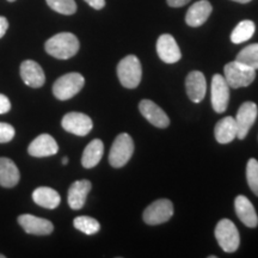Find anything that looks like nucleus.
<instances>
[{"mask_svg":"<svg viewBox=\"0 0 258 258\" xmlns=\"http://www.w3.org/2000/svg\"><path fill=\"white\" fill-rule=\"evenodd\" d=\"M79 40L71 32H60L46 42V51L55 59L67 60L78 53Z\"/></svg>","mask_w":258,"mask_h":258,"instance_id":"obj_1","label":"nucleus"},{"mask_svg":"<svg viewBox=\"0 0 258 258\" xmlns=\"http://www.w3.org/2000/svg\"><path fill=\"white\" fill-rule=\"evenodd\" d=\"M224 74L230 88L240 89L246 88L250 84H252L254 78H256V70L235 60L226 64Z\"/></svg>","mask_w":258,"mask_h":258,"instance_id":"obj_2","label":"nucleus"},{"mask_svg":"<svg viewBox=\"0 0 258 258\" xmlns=\"http://www.w3.org/2000/svg\"><path fill=\"white\" fill-rule=\"evenodd\" d=\"M117 77L125 89L138 88L143 77L140 60L135 55H127L117 64Z\"/></svg>","mask_w":258,"mask_h":258,"instance_id":"obj_3","label":"nucleus"},{"mask_svg":"<svg viewBox=\"0 0 258 258\" xmlns=\"http://www.w3.org/2000/svg\"><path fill=\"white\" fill-rule=\"evenodd\" d=\"M84 84L85 79L82 74L77 72L67 73L54 83L53 93L59 101H69L82 91Z\"/></svg>","mask_w":258,"mask_h":258,"instance_id":"obj_4","label":"nucleus"},{"mask_svg":"<svg viewBox=\"0 0 258 258\" xmlns=\"http://www.w3.org/2000/svg\"><path fill=\"white\" fill-rule=\"evenodd\" d=\"M134 153V141L127 133L117 135L109 153V163L112 167L124 166Z\"/></svg>","mask_w":258,"mask_h":258,"instance_id":"obj_5","label":"nucleus"},{"mask_svg":"<svg viewBox=\"0 0 258 258\" xmlns=\"http://www.w3.org/2000/svg\"><path fill=\"white\" fill-rule=\"evenodd\" d=\"M215 238L225 252L232 253L238 250L240 244V235L235 225L228 219H222L215 227Z\"/></svg>","mask_w":258,"mask_h":258,"instance_id":"obj_6","label":"nucleus"},{"mask_svg":"<svg viewBox=\"0 0 258 258\" xmlns=\"http://www.w3.org/2000/svg\"><path fill=\"white\" fill-rule=\"evenodd\" d=\"M173 215V205L170 200L160 199L151 203L144 211L143 219L147 225L154 226L169 221Z\"/></svg>","mask_w":258,"mask_h":258,"instance_id":"obj_7","label":"nucleus"},{"mask_svg":"<svg viewBox=\"0 0 258 258\" xmlns=\"http://www.w3.org/2000/svg\"><path fill=\"white\" fill-rule=\"evenodd\" d=\"M211 99L215 112L222 114L226 111L230 102V86L221 74H215L212 78Z\"/></svg>","mask_w":258,"mask_h":258,"instance_id":"obj_8","label":"nucleus"},{"mask_svg":"<svg viewBox=\"0 0 258 258\" xmlns=\"http://www.w3.org/2000/svg\"><path fill=\"white\" fill-rule=\"evenodd\" d=\"M61 125L66 132L77 137H86L93 127L92 120L82 112H69L63 116Z\"/></svg>","mask_w":258,"mask_h":258,"instance_id":"obj_9","label":"nucleus"},{"mask_svg":"<svg viewBox=\"0 0 258 258\" xmlns=\"http://www.w3.org/2000/svg\"><path fill=\"white\" fill-rule=\"evenodd\" d=\"M258 109L253 102H245L240 105L238 110L237 117H235V123H237V139L246 138L247 133L252 127L257 118Z\"/></svg>","mask_w":258,"mask_h":258,"instance_id":"obj_10","label":"nucleus"},{"mask_svg":"<svg viewBox=\"0 0 258 258\" xmlns=\"http://www.w3.org/2000/svg\"><path fill=\"white\" fill-rule=\"evenodd\" d=\"M139 110L146 120L157 128H166L170 124L169 116L165 111L150 99H143L139 104Z\"/></svg>","mask_w":258,"mask_h":258,"instance_id":"obj_11","label":"nucleus"},{"mask_svg":"<svg viewBox=\"0 0 258 258\" xmlns=\"http://www.w3.org/2000/svg\"><path fill=\"white\" fill-rule=\"evenodd\" d=\"M59 146L51 135L41 134L31 141L28 147V153L35 158H44L50 157L57 153Z\"/></svg>","mask_w":258,"mask_h":258,"instance_id":"obj_12","label":"nucleus"},{"mask_svg":"<svg viewBox=\"0 0 258 258\" xmlns=\"http://www.w3.org/2000/svg\"><path fill=\"white\" fill-rule=\"evenodd\" d=\"M157 53L160 60L165 63H175L180 60L182 53L173 36L164 34L157 41Z\"/></svg>","mask_w":258,"mask_h":258,"instance_id":"obj_13","label":"nucleus"},{"mask_svg":"<svg viewBox=\"0 0 258 258\" xmlns=\"http://www.w3.org/2000/svg\"><path fill=\"white\" fill-rule=\"evenodd\" d=\"M18 224L29 234L48 235L54 230V226L47 219H42L31 214H22L18 217Z\"/></svg>","mask_w":258,"mask_h":258,"instance_id":"obj_14","label":"nucleus"},{"mask_svg":"<svg viewBox=\"0 0 258 258\" xmlns=\"http://www.w3.org/2000/svg\"><path fill=\"white\" fill-rule=\"evenodd\" d=\"M185 89L190 101L194 103L201 102L207 92V82L203 73L200 71L190 72L185 79Z\"/></svg>","mask_w":258,"mask_h":258,"instance_id":"obj_15","label":"nucleus"},{"mask_svg":"<svg viewBox=\"0 0 258 258\" xmlns=\"http://www.w3.org/2000/svg\"><path fill=\"white\" fill-rule=\"evenodd\" d=\"M21 77L25 83V85L30 88L38 89L43 86L46 82V76H44L43 70L34 60H25L21 64Z\"/></svg>","mask_w":258,"mask_h":258,"instance_id":"obj_16","label":"nucleus"},{"mask_svg":"<svg viewBox=\"0 0 258 258\" xmlns=\"http://www.w3.org/2000/svg\"><path fill=\"white\" fill-rule=\"evenodd\" d=\"M91 188V182L88 179L77 180V182L72 183V185H71L69 189L67 201H69L70 207L72 208L73 211H79V209H82L84 207Z\"/></svg>","mask_w":258,"mask_h":258,"instance_id":"obj_17","label":"nucleus"},{"mask_svg":"<svg viewBox=\"0 0 258 258\" xmlns=\"http://www.w3.org/2000/svg\"><path fill=\"white\" fill-rule=\"evenodd\" d=\"M234 209L237 217L247 227L254 228L258 225L257 213L254 211L253 205L246 196L239 195L234 200Z\"/></svg>","mask_w":258,"mask_h":258,"instance_id":"obj_18","label":"nucleus"},{"mask_svg":"<svg viewBox=\"0 0 258 258\" xmlns=\"http://www.w3.org/2000/svg\"><path fill=\"white\" fill-rule=\"evenodd\" d=\"M212 5L208 0H200L191 5L186 12L185 22L189 27L198 28L206 23L209 16L212 14Z\"/></svg>","mask_w":258,"mask_h":258,"instance_id":"obj_19","label":"nucleus"},{"mask_svg":"<svg viewBox=\"0 0 258 258\" xmlns=\"http://www.w3.org/2000/svg\"><path fill=\"white\" fill-rule=\"evenodd\" d=\"M21 173L18 167L10 158L0 157V185L4 188H14L18 184Z\"/></svg>","mask_w":258,"mask_h":258,"instance_id":"obj_20","label":"nucleus"},{"mask_svg":"<svg viewBox=\"0 0 258 258\" xmlns=\"http://www.w3.org/2000/svg\"><path fill=\"white\" fill-rule=\"evenodd\" d=\"M215 139L219 144H230L237 138V123L235 118L227 116L220 120L214 129Z\"/></svg>","mask_w":258,"mask_h":258,"instance_id":"obj_21","label":"nucleus"},{"mask_svg":"<svg viewBox=\"0 0 258 258\" xmlns=\"http://www.w3.org/2000/svg\"><path fill=\"white\" fill-rule=\"evenodd\" d=\"M32 200L36 205L48 209H55L61 202L59 192L49 186H40L35 189L32 192Z\"/></svg>","mask_w":258,"mask_h":258,"instance_id":"obj_22","label":"nucleus"},{"mask_svg":"<svg viewBox=\"0 0 258 258\" xmlns=\"http://www.w3.org/2000/svg\"><path fill=\"white\" fill-rule=\"evenodd\" d=\"M103 153H104V145L102 140L95 139L85 147L82 157V164L85 169H92L101 161Z\"/></svg>","mask_w":258,"mask_h":258,"instance_id":"obj_23","label":"nucleus"},{"mask_svg":"<svg viewBox=\"0 0 258 258\" xmlns=\"http://www.w3.org/2000/svg\"><path fill=\"white\" fill-rule=\"evenodd\" d=\"M254 30H256V27L252 21H241L232 31L231 41L235 44L249 41L253 36Z\"/></svg>","mask_w":258,"mask_h":258,"instance_id":"obj_24","label":"nucleus"},{"mask_svg":"<svg viewBox=\"0 0 258 258\" xmlns=\"http://www.w3.org/2000/svg\"><path fill=\"white\" fill-rule=\"evenodd\" d=\"M237 61L246 64L253 70H258V43L250 44L239 51L237 55Z\"/></svg>","mask_w":258,"mask_h":258,"instance_id":"obj_25","label":"nucleus"},{"mask_svg":"<svg viewBox=\"0 0 258 258\" xmlns=\"http://www.w3.org/2000/svg\"><path fill=\"white\" fill-rule=\"evenodd\" d=\"M73 225L77 230L88 235L98 233L99 230H101V225H99V222L97 221L96 219L86 217V215H83V217H78L74 219Z\"/></svg>","mask_w":258,"mask_h":258,"instance_id":"obj_26","label":"nucleus"},{"mask_svg":"<svg viewBox=\"0 0 258 258\" xmlns=\"http://www.w3.org/2000/svg\"><path fill=\"white\" fill-rule=\"evenodd\" d=\"M48 6L61 15H73L77 11V4L74 0H46Z\"/></svg>","mask_w":258,"mask_h":258,"instance_id":"obj_27","label":"nucleus"},{"mask_svg":"<svg viewBox=\"0 0 258 258\" xmlns=\"http://www.w3.org/2000/svg\"><path fill=\"white\" fill-rule=\"evenodd\" d=\"M246 179L251 191L258 196V161L254 158L247 161L246 165Z\"/></svg>","mask_w":258,"mask_h":258,"instance_id":"obj_28","label":"nucleus"},{"mask_svg":"<svg viewBox=\"0 0 258 258\" xmlns=\"http://www.w3.org/2000/svg\"><path fill=\"white\" fill-rule=\"evenodd\" d=\"M16 131L11 124L0 122V144L10 143L15 138Z\"/></svg>","mask_w":258,"mask_h":258,"instance_id":"obj_29","label":"nucleus"},{"mask_svg":"<svg viewBox=\"0 0 258 258\" xmlns=\"http://www.w3.org/2000/svg\"><path fill=\"white\" fill-rule=\"evenodd\" d=\"M11 109V102L5 95L0 93V114H6Z\"/></svg>","mask_w":258,"mask_h":258,"instance_id":"obj_30","label":"nucleus"},{"mask_svg":"<svg viewBox=\"0 0 258 258\" xmlns=\"http://www.w3.org/2000/svg\"><path fill=\"white\" fill-rule=\"evenodd\" d=\"M95 10H102L105 6V0H85Z\"/></svg>","mask_w":258,"mask_h":258,"instance_id":"obj_31","label":"nucleus"},{"mask_svg":"<svg viewBox=\"0 0 258 258\" xmlns=\"http://www.w3.org/2000/svg\"><path fill=\"white\" fill-rule=\"evenodd\" d=\"M8 28H9L8 19H6L5 17H3V16H0V38H2L6 34Z\"/></svg>","mask_w":258,"mask_h":258,"instance_id":"obj_32","label":"nucleus"},{"mask_svg":"<svg viewBox=\"0 0 258 258\" xmlns=\"http://www.w3.org/2000/svg\"><path fill=\"white\" fill-rule=\"evenodd\" d=\"M190 0H167V4H169L171 8H182L185 4H188Z\"/></svg>","mask_w":258,"mask_h":258,"instance_id":"obj_33","label":"nucleus"},{"mask_svg":"<svg viewBox=\"0 0 258 258\" xmlns=\"http://www.w3.org/2000/svg\"><path fill=\"white\" fill-rule=\"evenodd\" d=\"M232 2H235V3H240V4H247V3H250L251 0H232Z\"/></svg>","mask_w":258,"mask_h":258,"instance_id":"obj_34","label":"nucleus"},{"mask_svg":"<svg viewBox=\"0 0 258 258\" xmlns=\"http://www.w3.org/2000/svg\"><path fill=\"white\" fill-rule=\"evenodd\" d=\"M62 164H63V165H66V164H69V158L63 157V158H62Z\"/></svg>","mask_w":258,"mask_h":258,"instance_id":"obj_35","label":"nucleus"},{"mask_svg":"<svg viewBox=\"0 0 258 258\" xmlns=\"http://www.w3.org/2000/svg\"><path fill=\"white\" fill-rule=\"evenodd\" d=\"M0 258H5V256H4V254H2V253H0Z\"/></svg>","mask_w":258,"mask_h":258,"instance_id":"obj_36","label":"nucleus"},{"mask_svg":"<svg viewBox=\"0 0 258 258\" xmlns=\"http://www.w3.org/2000/svg\"><path fill=\"white\" fill-rule=\"evenodd\" d=\"M8 2H10V3H12V2H16V0H8Z\"/></svg>","mask_w":258,"mask_h":258,"instance_id":"obj_37","label":"nucleus"}]
</instances>
